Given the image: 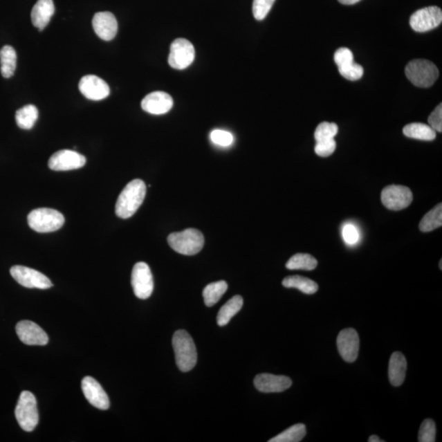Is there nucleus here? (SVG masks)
Instances as JSON below:
<instances>
[{
    "mask_svg": "<svg viewBox=\"0 0 442 442\" xmlns=\"http://www.w3.org/2000/svg\"><path fill=\"white\" fill-rule=\"evenodd\" d=\"M147 187L141 180H133L125 187L116 204V214L122 219L135 215L145 199Z\"/></svg>",
    "mask_w": 442,
    "mask_h": 442,
    "instance_id": "1",
    "label": "nucleus"
},
{
    "mask_svg": "<svg viewBox=\"0 0 442 442\" xmlns=\"http://www.w3.org/2000/svg\"><path fill=\"white\" fill-rule=\"evenodd\" d=\"M172 344L178 369L182 372L190 371L198 360L193 338L185 330H178L174 334Z\"/></svg>",
    "mask_w": 442,
    "mask_h": 442,
    "instance_id": "2",
    "label": "nucleus"
},
{
    "mask_svg": "<svg viewBox=\"0 0 442 442\" xmlns=\"http://www.w3.org/2000/svg\"><path fill=\"white\" fill-rule=\"evenodd\" d=\"M168 243L178 253L185 256L198 254L204 246V236L195 229H187L168 236Z\"/></svg>",
    "mask_w": 442,
    "mask_h": 442,
    "instance_id": "3",
    "label": "nucleus"
},
{
    "mask_svg": "<svg viewBox=\"0 0 442 442\" xmlns=\"http://www.w3.org/2000/svg\"><path fill=\"white\" fill-rule=\"evenodd\" d=\"M405 75L415 86L430 88L439 78V71L430 61L416 59L406 66Z\"/></svg>",
    "mask_w": 442,
    "mask_h": 442,
    "instance_id": "4",
    "label": "nucleus"
},
{
    "mask_svg": "<svg viewBox=\"0 0 442 442\" xmlns=\"http://www.w3.org/2000/svg\"><path fill=\"white\" fill-rule=\"evenodd\" d=\"M28 225L38 233H51L61 229L65 218L59 212L51 208H38L31 212L28 217Z\"/></svg>",
    "mask_w": 442,
    "mask_h": 442,
    "instance_id": "5",
    "label": "nucleus"
},
{
    "mask_svg": "<svg viewBox=\"0 0 442 442\" xmlns=\"http://www.w3.org/2000/svg\"><path fill=\"white\" fill-rule=\"evenodd\" d=\"M15 416L20 427L26 432H33L39 423L37 399L33 393H21L15 409Z\"/></svg>",
    "mask_w": 442,
    "mask_h": 442,
    "instance_id": "6",
    "label": "nucleus"
},
{
    "mask_svg": "<svg viewBox=\"0 0 442 442\" xmlns=\"http://www.w3.org/2000/svg\"><path fill=\"white\" fill-rule=\"evenodd\" d=\"M195 59V48L189 40L177 39L171 46L168 57L169 65L174 69L184 70L193 64Z\"/></svg>",
    "mask_w": 442,
    "mask_h": 442,
    "instance_id": "7",
    "label": "nucleus"
},
{
    "mask_svg": "<svg viewBox=\"0 0 442 442\" xmlns=\"http://www.w3.org/2000/svg\"><path fill=\"white\" fill-rule=\"evenodd\" d=\"M131 284L138 298L147 299L154 292V282L150 268L145 262H138L133 268Z\"/></svg>",
    "mask_w": 442,
    "mask_h": 442,
    "instance_id": "8",
    "label": "nucleus"
},
{
    "mask_svg": "<svg viewBox=\"0 0 442 442\" xmlns=\"http://www.w3.org/2000/svg\"><path fill=\"white\" fill-rule=\"evenodd\" d=\"M10 274L17 283L25 288L48 289L53 287L48 277L31 268L15 266L11 268Z\"/></svg>",
    "mask_w": 442,
    "mask_h": 442,
    "instance_id": "9",
    "label": "nucleus"
},
{
    "mask_svg": "<svg viewBox=\"0 0 442 442\" xmlns=\"http://www.w3.org/2000/svg\"><path fill=\"white\" fill-rule=\"evenodd\" d=\"M382 203L392 211H400L408 208L413 201V194L408 187L390 185L383 189L381 195Z\"/></svg>",
    "mask_w": 442,
    "mask_h": 442,
    "instance_id": "10",
    "label": "nucleus"
},
{
    "mask_svg": "<svg viewBox=\"0 0 442 442\" xmlns=\"http://www.w3.org/2000/svg\"><path fill=\"white\" fill-rule=\"evenodd\" d=\"M442 21L441 8L436 6L421 8L410 17L409 24L416 33H427L439 26Z\"/></svg>",
    "mask_w": 442,
    "mask_h": 442,
    "instance_id": "11",
    "label": "nucleus"
},
{
    "mask_svg": "<svg viewBox=\"0 0 442 442\" xmlns=\"http://www.w3.org/2000/svg\"><path fill=\"white\" fill-rule=\"evenodd\" d=\"M86 158L73 150L64 149L57 151L48 160V167L56 172L71 171L82 168L86 165Z\"/></svg>",
    "mask_w": 442,
    "mask_h": 442,
    "instance_id": "12",
    "label": "nucleus"
},
{
    "mask_svg": "<svg viewBox=\"0 0 442 442\" xmlns=\"http://www.w3.org/2000/svg\"><path fill=\"white\" fill-rule=\"evenodd\" d=\"M339 354L347 362H354L360 350L359 335L353 329H343L337 339Z\"/></svg>",
    "mask_w": 442,
    "mask_h": 442,
    "instance_id": "13",
    "label": "nucleus"
},
{
    "mask_svg": "<svg viewBox=\"0 0 442 442\" xmlns=\"http://www.w3.org/2000/svg\"><path fill=\"white\" fill-rule=\"evenodd\" d=\"M79 89L84 97L93 101L104 100L110 95L109 84L95 75H84L80 80Z\"/></svg>",
    "mask_w": 442,
    "mask_h": 442,
    "instance_id": "14",
    "label": "nucleus"
},
{
    "mask_svg": "<svg viewBox=\"0 0 442 442\" xmlns=\"http://www.w3.org/2000/svg\"><path fill=\"white\" fill-rule=\"evenodd\" d=\"M16 332L21 342L26 345L44 346L48 342L47 333L33 321H20L16 326Z\"/></svg>",
    "mask_w": 442,
    "mask_h": 442,
    "instance_id": "15",
    "label": "nucleus"
},
{
    "mask_svg": "<svg viewBox=\"0 0 442 442\" xmlns=\"http://www.w3.org/2000/svg\"><path fill=\"white\" fill-rule=\"evenodd\" d=\"M84 396L93 406L100 409H108L110 406L109 398L104 388L95 378L84 377L82 383Z\"/></svg>",
    "mask_w": 442,
    "mask_h": 442,
    "instance_id": "16",
    "label": "nucleus"
},
{
    "mask_svg": "<svg viewBox=\"0 0 442 442\" xmlns=\"http://www.w3.org/2000/svg\"><path fill=\"white\" fill-rule=\"evenodd\" d=\"M291 378L283 375L261 374L254 379V385L259 392L265 393L282 392L292 386Z\"/></svg>",
    "mask_w": 442,
    "mask_h": 442,
    "instance_id": "17",
    "label": "nucleus"
},
{
    "mask_svg": "<svg viewBox=\"0 0 442 442\" xmlns=\"http://www.w3.org/2000/svg\"><path fill=\"white\" fill-rule=\"evenodd\" d=\"M93 28L98 37L105 42H110L117 35L118 21L110 12H97L93 19Z\"/></svg>",
    "mask_w": 442,
    "mask_h": 442,
    "instance_id": "18",
    "label": "nucleus"
},
{
    "mask_svg": "<svg viewBox=\"0 0 442 442\" xmlns=\"http://www.w3.org/2000/svg\"><path fill=\"white\" fill-rule=\"evenodd\" d=\"M173 100L171 95L163 91H156L147 95L142 100V110L153 115H163L171 111L173 107Z\"/></svg>",
    "mask_w": 442,
    "mask_h": 442,
    "instance_id": "19",
    "label": "nucleus"
},
{
    "mask_svg": "<svg viewBox=\"0 0 442 442\" xmlns=\"http://www.w3.org/2000/svg\"><path fill=\"white\" fill-rule=\"evenodd\" d=\"M55 12L53 0H38L31 11V21L35 28L42 31L50 21Z\"/></svg>",
    "mask_w": 442,
    "mask_h": 442,
    "instance_id": "20",
    "label": "nucleus"
},
{
    "mask_svg": "<svg viewBox=\"0 0 442 442\" xmlns=\"http://www.w3.org/2000/svg\"><path fill=\"white\" fill-rule=\"evenodd\" d=\"M406 370H407V361L400 352H394L391 356L389 368H388V377H389L392 385L399 387L405 381Z\"/></svg>",
    "mask_w": 442,
    "mask_h": 442,
    "instance_id": "21",
    "label": "nucleus"
},
{
    "mask_svg": "<svg viewBox=\"0 0 442 442\" xmlns=\"http://www.w3.org/2000/svg\"><path fill=\"white\" fill-rule=\"evenodd\" d=\"M243 305V299L242 297L237 295V296L232 297L219 311L217 315L218 325L223 327V326L229 324L230 320L242 309Z\"/></svg>",
    "mask_w": 442,
    "mask_h": 442,
    "instance_id": "22",
    "label": "nucleus"
},
{
    "mask_svg": "<svg viewBox=\"0 0 442 442\" xmlns=\"http://www.w3.org/2000/svg\"><path fill=\"white\" fill-rule=\"evenodd\" d=\"M403 133L406 137L423 141L434 140L436 136L434 129L423 123L409 124L404 127Z\"/></svg>",
    "mask_w": 442,
    "mask_h": 442,
    "instance_id": "23",
    "label": "nucleus"
},
{
    "mask_svg": "<svg viewBox=\"0 0 442 442\" xmlns=\"http://www.w3.org/2000/svg\"><path fill=\"white\" fill-rule=\"evenodd\" d=\"M0 65L3 77H12L17 68V53L12 46H4L0 50Z\"/></svg>",
    "mask_w": 442,
    "mask_h": 442,
    "instance_id": "24",
    "label": "nucleus"
},
{
    "mask_svg": "<svg viewBox=\"0 0 442 442\" xmlns=\"http://www.w3.org/2000/svg\"><path fill=\"white\" fill-rule=\"evenodd\" d=\"M282 284L285 288H297L305 294H314L319 289L315 281L299 275L288 276L283 280Z\"/></svg>",
    "mask_w": 442,
    "mask_h": 442,
    "instance_id": "25",
    "label": "nucleus"
},
{
    "mask_svg": "<svg viewBox=\"0 0 442 442\" xmlns=\"http://www.w3.org/2000/svg\"><path fill=\"white\" fill-rule=\"evenodd\" d=\"M38 109L34 105H26L17 111L15 119L17 126L21 129H30L38 119Z\"/></svg>",
    "mask_w": 442,
    "mask_h": 442,
    "instance_id": "26",
    "label": "nucleus"
},
{
    "mask_svg": "<svg viewBox=\"0 0 442 442\" xmlns=\"http://www.w3.org/2000/svg\"><path fill=\"white\" fill-rule=\"evenodd\" d=\"M228 289V284L225 281H218V282L210 284L203 290V298L205 304L208 307L216 305L220 301Z\"/></svg>",
    "mask_w": 442,
    "mask_h": 442,
    "instance_id": "27",
    "label": "nucleus"
},
{
    "mask_svg": "<svg viewBox=\"0 0 442 442\" xmlns=\"http://www.w3.org/2000/svg\"><path fill=\"white\" fill-rule=\"evenodd\" d=\"M318 265V261L310 254L297 253L289 259L286 267L288 270H313Z\"/></svg>",
    "mask_w": 442,
    "mask_h": 442,
    "instance_id": "28",
    "label": "nucleus"
},
{
    "mask_svg": "<svg viewBox=\"0 0 442 442\" xmlns=\"http://www.w3.org/2000/svg\"><path fill=\"white\" fill-rule=\"evenodd\" d=\"M442 225V204L437 205L434 208L427 212L422 219L419 229L424 233L431 232Z\"/></svg>",
    "mask_w": 442,
    "mask_h": 442,
    "instance_id": "29",
    "label": "nucleus"
},
{
    "mask_svg": "<svg viewBox=\"0 0 442 442\" xmlns=\"http://www.w3.org/2000/svg\"><path fill=\"white\" fill-rule=\"evenodd\" d=\"M306 434V430L304 424H295L287 430L273 437L269 442H299L304 439Z\"/></svg>",
    "mask_w": 442,
    "mask_h": 442,
    "instance_id": "30",
    "label": "nucleus"
},
{
    "mask_svg": "<svg viewBox=\"0 0 442 442\" xmlns=\"http://www.w3.org/2000/svg\"><path fill=\"white\" fill-rule=\"evenodd\" d=\"M338 133V127L335 123H320L315 131L316 142L329 140L334 138Z\"/></svg>",
    "mask_w": 442,
    "mask_h": 442,
    "instance_id": "31",
    "label": "nucleus"
},
{
    "mask_svg": "<svg viewBox=\"0 0 442 442\" xmlns=\"http://www.w3.org/2000/svg\"><path fill=\"white\" fill-rule=\"evenodd\" d=\"M338 71L344 78L351 80V82H356V80H360L363 77L364 74L363 66L354 64V62L340 66V68H338Z\"/></svg>",
    "mask_w": 442,
    "mask_h": 442,
    "instance_id": "32",
    "label": "nucleus"
},
{
    "mask_svg": "<svg viewBox=\"0 0 442 442\" xmlns=\"http://www.w3.org/2000/svg\"><path fill=\"white\" fill-rule=\"evenodd\" d=\"M275 0H253V16L258 21L265 19Z\"/></svg>",
    "mask_w": 442,
    "mask_h": 442,
    "instance_id": "33",
    "label": "nucleus"
},
{
    "mask_svg": "<svg viewBox=\"0 0 442 442\" xmlns=\"http://www.w3.org/2000/svg\"><path fill=\"white\" fill-rule=\"evenodd\" d=\"M436 441V425L432 419H425L418 432L419 442H434Z\"/></svg>",
    "mask_w": 442,
    "mask_h": 442,
    "instance_id": "34",
    "label": "nucleus"
},
{
    "mask_svg": "<svg viewBox=\"0 0 442 442\" xmlns=\"http://www.w3.org/2000/svg\"><path fill=\"white\" fill-rule=\"evenodd\" d=\"M210 137L214 144L221 147H229L234 142V136L232 133L222 129H214Z\"/></svg>",
    "mask_w": 442,
    "mask_h": 442,
    "instance_id": "35",
    "label": "nucleus"
},
{
    "mask_svg": "<svg viewBox=\"0 0 442 442\" xmlns=\"http://www.w3.org/2000/svg\"><path fill=\"white\" fill-rule=\"evenodd\" d=\"M336 141H335L334 138L316 142L315 151L320 157L327 158L334 153L335 150H336Z\"/></svg>",
    "mask_w": 442,
    "mask_h": 442,
    "instance_id": "36",
    "label": "nucleus"
},
{
    "mask_svg": "<svg viewBox=\"0 0 442 442\" xmlns=\"http://www.w3.org/2000/svg\"><path fill=\"white\" fill-rule=\"evenodd\" d=\"M334 62L338 68L354 62L353 53L347 48H338L334 55Z\"/></svg>",
    "mask_w": 442,
    "mask_h": 442,
    "instance_id": "37",
    "label": "nucleus"
},
{
    "mask_svg": "<svg viewBox=\"0 0 442 442\" xmlns=\"http://www.w3.org/2000/svg\"><path fill=\"white\" fill-rule=\"evenodd\" d=\"M428 123L435 131L442 132V104L436 107L428 118Z\"/></svg>",
    "mask_w": 442,
    "mask_h": 442,
    "instance_id": "38",
    "label": "nucleus"
},
{
    "mask_svg": "<svg viewBox=\"0 0 442 442\" xmlns=\"http://www.w3.org/2000/svg\"><path fill=\"white\" fill-rule=\"evenodd\" d=\"M342 236L345 242L350 245H353L358 242L359 233L356 227L352 225H347L343 228Z\"/></svg>",
    "mask_w": 442,
    "mask_h": 442,
    "instance_id": "39",
    "label": "nucleus"
},
{
    "mask_svg": "<svg viewBox=\"0 0 442 442\" xmlns=\"http://www.w3.org/2000/svg\"><path fill=\"white\" fill-rule=\"evenodd\" d=\"M342 4H345V6H352V4H355L360 1V0H338Z\"/></svg>",
    "mask_w": 442,
    "mask_h": 442,
    "instance_id": "40",
    "label": "nucleus"
},
{
    "mask_svg": "<svg viewBox=\"0 0 442 442\" xmlns=\"http://www.w3.org/2000/svg\"><path fill=\"white\" fill-rule=\"evenodd\" d=\"M383 441L379 439V437L376 435H373L370 436L369 439V442H383Z\"/></svg>",
    "mask_w": 442,
    "mask_h": 442,
    "instance_id": "41",
    "label": "nucleus"
},
{
    "mask_svg": "<svg viewBox=\"0 0 442 442\" xmlns=\"http://www.w3.org/2000/svg\"><path fill=\"white\" fill-rule=\"evenodd\" d=\"M441 263H442V261L441 260V261H440V269H441V270H442Z\"/></svg>",
    "mask_w": 442,
    "mask_h": 442,
    "instance_id": "42",
    "label": "nucleus"
}]
</instances>
